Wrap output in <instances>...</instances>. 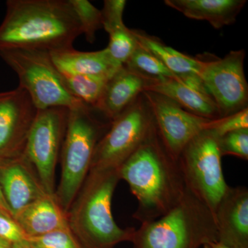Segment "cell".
I'll return each mask as SVG.
<instances>
[{
    "mask_svg": "<svg viewBox=\"0 0 248 248\" xmlns=\"http://www.w3.org/2000/svg\"><path fill=\"white\" fill-rule=\"evenodd\" d=\"M126 1L125 0H105L102 11V24L108 33L125 27L124 13Z\"/></svg>",
    "mask_w": 248,
    "mask_h": 248,
    "instance_id": "obj_28",
    "label": "cell"
},
{
    "mask_svg": "<svg viewBox=\"0 0 248 248\" xmlns=\"http://www.w3.org/2000/svg\"><path fill=\"white\" fill-rule=\"evenodd\" d=\"M203 248H213L211 247V246H210V244H206L203 246Z\"/></svg>",
    "mask_w": 248,
    "mask_h": 248,
    "instance_id": "obj_34",
    "label": "cell"
},
{
    "mask_svg": "<svg viewBox=\"0 0 248 248\" xmlns=\"http://www.w3.org/2000/svg\"><path fill=\"white\" fill-rule=\"evenodd\" d=\"M210 245L213 248H232L225 246V245L222 244L219 242L211 243Z\"/></svg>",
    "mask_w": 248,
    "mask_h": 248,
    "instance_id": "obj_33",
    "label": "cell"
},
{
    "mask_svg": "<svg viewBox=\"0 0 248 248\" xmlns=\"http://www.w3.org/2000/svg\"><path fill=\"white\" fill-rule=\"evenodd\" d=\"M12 248H32L27 241L23 243H19V244H13Z\"/></svg>",
    "mask_w": 248,
    "mask_h": 248,
    "instance_id": "obj_32",
    "label": "cell"
},
{
    "mask_svg": "<svg viewBox=\"0 0 248 248\" xmlns=\"http://www.w3.org/2000/svg\"><path fill=\"white\" fill-rule=\"evenodd\" d=\"M12 243L0 237V248H12Z\"/></svg>",
    "mask_w": 248,
    "mask_h": 248,
    "instance_id": "obj_31",
    "label": "cell"
},
{
    "mask_svg": "<svg viewBox=\"0 0 248 248\" xmlns=\"http://www.w3.org/2000/svg\"><path fill=\"white\" fill-rule=\"evenodd\" d=\"M217 242L232 248H248V189L228 186L215 211Z\"/></svg>",
    "mask_w": 248,
    "mask_h": 248,
    "instance_id": "obj_13",
    "label": "cell"
},
{
    "mask_svg": "<svg viewBox=\"0 0 248 248\" xmlns=\"http://www.w3.org/2000/svg\"><path fill=\"white\" fill-rule=\"evenodd\" d=\"M0 211L7 214V215H11V216H12L14 218V215H13L12 212H11L7 202H6V200H5L4 194H3L2 190H1V185H0Z\"/></svg>",
    "mask_w": 248,
    "mask_h": 248,
    "instance_id": "obj_30",
    "label": "cell"
},
{
    "mask_svg": "<svg viewBox=\"0 0 248 248\" xmlns=\"http://www.w3.org/2000/svg\"><path fill=\"white\" fill-rule=\"evenodd\" d=\"M220 152L222 156L233 155L248 159V128L235 130L218 138Z\"/></svg>",
    "mask_w": 248,
    "mask_h": 248,
    "instance_id": "obj_26",
    "label": "cell"
},
{
    "mask_svg": "<svg viewBox=\"0 0 248 248\" xmlns=\"http://www.w3.org/2000/svg\"><path fill=\"white\" fill-rule=\"evenodd\" d=\"M118 169H91L67 214L68 226L82 248H114L133 239L135 228H120L112 214Z\"/></svg>",
    "mask_w": 248,
    "mask_h": 248,
    "instance_id": "obj_3",
    "label": "cell"
},
{
    "mask_svg": "<svg viewBox=\"0 0 248 248\" xmlns=\"http://www.w3.org/2000/svg\"><path fill=\"white\" fill-rule=\"evenodd\" d=\"M69 109L51 107L37 110L24 154L33 166L44 189L55 195V169L66 133Z\"/></svg>",
    "mask_w": 248,
    "mask_h": 248,
    "instance_id": "obj_9",
    "label": "cell"
},
{
    "mask_svg": "<svg viewBox=\"0 0 248 248\" xmlns=\"http://www.w3.org/2000/svg\"><path fill=\"white\" fill-rule=\"evenodd\" d=\"M151 83L122 66L107 81L97 110L112 122L133 104Z\"/></svg>",
    "mask_w": 248,
    "mask_h": 248,
    "instance_id": "obj_15",
    "label": "cell"
},
{
    "mask_svg": "<svg viewBox=\"0 0 248 248\" xmlns=\"http://www.w3.org/2000/svg\"><path fill=\"white\" fill-rule=\"evenodd\" d=\"M81 34L69 0H9L0 25V51L68 50Z\"/></svg>",
    "mask_w": 248,
    "mask_h": 248,
    "instance_id": "obj_2",
    "label": "cell"
},
{
    "mask_svg": "<svg viewBox=\"0 0 248 248\" xmlns=\"http://www.w3.org/2000/svg\"><path fill=\"white\" fill-rule=\"evenodd\" d=\"M244 50H232L223 58L202 60L200 77L213 98L219 118L248 108V85Z\"/></svg>",
    "mask_w": 248,
    "mask_h": 248,
    "instance_id": "obj_10",
    "label": "cell"
},
{
    "mask_svg": "<svg viewBox=\"0 0 248 248\" xmlns=\"http://www.w3.org/2000/svg\"><path fill=\"white\" fill-rule=\"evenodd\" d=\"M218 241L215 215L190 191L175 206L135 230L133 248H203Z\"/></svg>",
    "mask_w": 248,
    "mask_h": 248,
    "instance_id": "obj_4",
    "label": "cell"
},
{
    "mask_svg": "<svg viewBox=\"0 0 248 248\" xmlns=\"http://www.w3.org/2000/svg\"><path fill=\"white\" fill-rule=\"evenodd\" d=\"M135 32L140 45L159 59L175 76L179 78L192 74L200 76L202 66L200 58H191L167 46L151 36L144 35L137 31Z\"/></svg>",
    "mask_w": 248,
    "mask_h": 248,
    "instance_id": "obj_20",
    "label": "cell"
},
{
    "mask_svg": "<svg viewBox=\"0 0 248 248\" xmlns=\"http://www.w3.org/2000/svg\"><path fill=\"white\" fill-rule=\"evenodd\" d=\"M138 207L133 217L141 223L153 221L177 205L186 191L179 160L168 151L156 125L119 168Z\"/></svg>",
    "mask_w": 248,
    "mask_h": 248,
    "instance_id": "obj_1",
    "label": "cell"
},
{
    "mask_svg": "<svg viewBox=\"0 0 248 248\" xmlns=\"http://www.w3.org/2000/svg\"><path fill=\"white\" fill-rule=\"evenodd\" d=\"M69 1L79 20L82 34L88 42L93 44L95 41L96 32L103 28L102 11L87 0Z\"/></svg>",
    "mask_w": 248,
    "mask_h": 248,
    "instance_id": "obj_24",
    "label": "cell"
},
{
    "mask_svg": "<svg viewBox=\"0 0 248 248\" xmlns=\"http://www.w3.org/2000/svg\"><path fill=\"white\" fill-rule=\"evenodd\" d=\"M165 4L186 17L208 21L218 29L234 24L246 0H166Z\"/></svg>",
    "mask_w": 248,
    "mask_h": 248,
    "instance_id": "obj_18",
    "label": "cell"
},
{
    "mask_svg": "<svg viewBox=\"0 0 248 248\" xmlns=\"http://www.w3.org/2000/svg\"><path fill=\"white\" fill-rule=\"evenodd\" d=\"M155 125L168 151L179 159L183 150L195 136L206 130L210 121L186 110L169 98L144 91Z\"/></svg>",
    "mask_w": 248,
    "mask_h": 248,
    "instance_id": "obj_11",
    "label": "cell"
},
{
    "mask_svg": "<svg viewBox=\"0 0 248 248\" xmlns=\"http://www.w3.org/2000/svg\"><path fill=\"white\" fill-rule=\"evenodd\" d=\"M146 91H151L172 99L178 105L194 115L209 120L219 118L218 109L213 98L183 83L172 79L152 82Z\"/></svg>",
    "mask_w": 248,
    "mask_h": 248,
    "instance_id": "obj_19",
    "label": "cell"
},
{
    "mask_svg": "<svg viewBox=\"0 0 248 248\" xmlns=\"http://www.w3.org/2000/svg\"><path fill=\"white\" fill-rule=\"evenodd\" d=\"M87 106L69 109L61 152V175L55 196L66 214L89 174L94 149L104 135V124ZM106 133V132H105Z\"/></svg>",
    "mask_w": 248,
    "mask_h": 248,
    "instance_id": "obj_5",
    "label": "cell"
},
{
    "mask_svg": "<svg viewBox=\"0 0 248 248\" xmlns=\"http://www.w3.org/2000/svg\"><path fill=\"white\" fill-rule=\"evenodd\" d=\"M0 55L16 72L19 87L29 94L37 110L51 107L73 109L85 105L70 92L49 52L11 49L1 50Z\"/></svg>",
    "mask_w": 248,
    "mask_h": 248,
    "instance_id": "obj_6",
    "label": "cell"
},
{
    "mask_svg": "<svg viewBox=\"0 0 248 248\" xmlns=\"http://www.w3.org/2000/svg\"><path fill=\"white\" fill-rule=\"evenodd\" d=\"M124 66L152 82L179 79L159 59L140 45Z\"/></svg>",
    "mask_w": 248,
    "mask_h": 248,
    "instance_id": "obj_22",
    "label": "cell"
},
{
    "mask_svg": "<svg viewBox=\"0 0 248 248\" xmlns=\"http://www.w3.org/2000/svg\"><path fill=\"white\" fill-rule=\"evenodd\" d=\"M245 128H248V108L232 115L210 120L206 130L213 132L219 138L227 133Z\"/></svg>",
    "mask_w": 248,
    "mask_h": 248,
    "instance_id": "obj_27",
    "label": "cell"
},
{
    "mask_svg": "<svg viewBox=\"0 0 248 248\" xmlns=\"http://www.w3.org/2000/svg\"><path fill=\"white\" fill-rule=\"evenodd\" d=\"M14 218L29 238L69 228L67 214L55 195L46 194L23 209Z\"/></svg>",
    "mask_w": 248,
    "mask_h": 248,
    "instance_id": "obj_16",
    "label": "cell"
},
{
    "mask_svg": "<svg viewBox=\"0 0 248 248\" xmlns=\"http://www.w3.org/2000/svg\"><path fill=\"white\" fill-rule=\"evenodd\" d=\"M154 125L153 113L142 93L111 122L110 128L95 147L91 169H119L138 149Z\"/></svg>",
    "mask_w": 248,
    "mask_h": 248,
    "instance_id": "obj_8",
    "label": "cell"
},
{
    "mask_svg": "<svg viewBox=\"0 0 248 248\" xmlns=\"http://www.w3.org/2000/svg\"><path fill=\"white\" fill-rule=\"evenodd\" d=\"M0 237L13 244L25 242L29 239L14 217L1 211H0Z\"/></svg>",
    "mask_w": 248,
    "mask_h": 248,
    "instance_id": "obj_29",
    "label": "cell"
},
{
    "mask_svg": "<svg viewBox=\"0 0 248 248\" xmlns=\"http://www.w3.org/2000/svg\"><path fill=\"white\" fill-rule=\"evenodd\" d=\"M62 74L75 97L92 110H98L108 79L82 75Z\"/></svg>",
    "mask_w": 248,
    "mask_h": 248,
    "instance_id": "obj_21",
    "label": "cell"
},
{
    "mask_svg": "<svg viewBox=\"0 0 248 248\" xmlns=\"http://www.w3.org/2000/svg\"><path fill=\"white\" fill-rule=\"evenodd\" d=\"M37 110L22 88L0 93V164L24 154Z\"/></svg>",
    "mask_w": 248,
    "mask_h": 248,
    "instance_id": "obj_12",
    "label": "cell"
},
{
    "mask_svg": "<svg viewBox=\"0 0 248 248\" xmlns=\"http://www.w3.org/2000/svg\"><path fill=\"white\" fill-rule=\"evenodd\" d=\"M50 55L54 64L62 73L109 79L122 66L111 58L107 48L85 52L73 48L53 52Z\"/></svg>",
    "mask_w": 248,
    "mask_h": 248,
    "instance_id": "obj_17",
    "label": "cell"
},
{
    "mask_svg": "<svg viewBox=\"0 0 248 248\" xmlns=\"http://www.w3.org/2000/svg\"><path fill=\"white\" fill-rule=\"evenodd\" d=\"M0 185L14 217L48 194L24 153L0 164Z\"/></svg>",
    "mask_w": 248,
    "mask_h": 248,
    "instance_id": "obj_14",
    "label": "cell"
},
{
    "mask_svg": "<svg viewBox=\"0 0 248 248\" xmlns=\"http://www.w3.org/2000/svg\"><path fill=\"white\" fill-rule=\"evenodd\" d=\"M28 243L32 248H82L70 228L29 238Z\"/></svg>",
    "mask_w": 248,
    "mask_h": 248,
    "instance_id": "obj_25",
    "label": "cell"
},
{
    "mask_svg": "<svg viewBox=\"0 0 248 248\" xmlns=\"http://www.w3.org/2000/svg\"><path fill=\"white\" fill-rule=\"evenodd\" d=\"M108 35L110 40L106 48L116 63L124 66L140 45L135 31L125 27L112 31Z\"/></svg>",
    "mask_w": 248,
    "mask_h": 248,
    "instance_id": "obj_23",
    "label": "cell"
},
{
    "mask_svg": "<svg viewBox=\"0 0 248 248\" xmlns=\"http://www.w3.org/2000/svg\"><path fill=\"white\" fill-rule=\"evenodd\" d=\"M218 138L209 130L192 139L179 156L186 188L215 214L228 187L221 166Z\"/></svg>",
    "mask_w": 248,
    "mask_h": 248,
    "instance_id": "obj_7",
    "label": "cell"
}]
</instances>
